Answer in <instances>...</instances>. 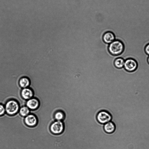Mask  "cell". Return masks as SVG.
Listing matches in <instances>:
<instances>
[{
    "mask_svg": "<svg viewBox=\"0 0 149 149\" xmlns=\"http://www.w3.org/2000/svg\"><path fill=\"white\" fill-rule=\"evenodd\" d=\"M24 122L28 126L33 127L37 124V119L35 116L32 114H30L25 117Z\"/></svg>",
    "mask_w": 149,
    "mask_h": 149,
    "instance_id": "52a82bcc",
    "label": "cell"
},
{
    "mask_svg": "<svg viewBox=\"0 0 149 149\" xmlns=\"http://www.w3.org/2000/svg\"><path fill=\"white\" fill-rule=\"evenodd\" d=\"M137 67V63L134 59L130 58L125 60L123 68L126 71L133 72L135 70Z\"/></svg>",
    "mask_w": 149,
    "mask_h": 149,
    "instance_id": "5b68a950",
    "label": "cell"
},
{
    "mask_svg": "<svg viewBox=\"0 0 149 149\" xmlns=\"http://www.w3.org/2000/svg\"><path fill=\"white\" fill-rule=\"evenodd\" d=\"M32 90L29 88H23L21 91V95L22 98L25 100L31 98L33 95Z\"/></svg>",
    "mask_w": 149,
    "mask_h": 149,
    "instance_id": "ba28073f",
    "label": "cell"
},
{
    "mask_svg": "<svg viewBox=\"0 0 149 149\" xmlns=\"http://www.w3.org/2000/svg\"><path fill=\"white\" fill-rule=\"evenodd\" d=\"M64 128V124L61 121H55L50 126V131L55 134H61L63 131Z\"/></svg>",
    "mask_w": 149,
    "mask_h": 149,
    "instance_id": "3957f363",
    "label": "cell"
},
{
    "mask_svg": "<svg viewBox=\"0 0 149 149\" xmlns=\"http://www.w3.org/2000/svg\"><path fill=\"white\" fill-rule=\"evenodd\" d=\"M102 39L104 43L110 44L115 40V35L112 32L108 31L104 33Z\"/></svg>",
    "mask_w": 149,
    "mask_h": 149,
    "instance_id": "8992f818",
    "label": "cell"
},
{
    "mask_svg": "<svg viewBox=\"0 0 149 149\" xmlns=\"http://www.w3.org/2000/svg\"><path fill=\"white\" fill-rule=\"evenodd\" d=\"M147 61H148V62L149 64V56L148 57Z\"/></svg>",
    "mask_w": 149,
    "mask_h": 149,
    "instance_id": "e0dca14e",
    "label": "cell"
},
{
    "mask_svg": "<svg viewBox=\"0 0 149 149\" xmlns=\"http://www.w3.org/2000/svg\"><path fill=\"white\" fill-rule=\"evenodd\" d=\"M29 79L26 77L21 78L19 81V84L20 87L23 88L28 87L30 84Z\"/></svg>",
    "mask_w": 149,
    "mask_h": 149,
    "instance_id": "8fae6325",
    "label": "cell"
},
{
    "mask_svg": "<svg viewBox=\"0 0 149 149\" xmlns=\"http://www.w3.org/2000/svg\"><path fill=\"white\" fill-rule=\"evenodd\" d=\"M108 49L111 54L113 56H117L120 55L123 52L124 46L121 41L115 40L109 44Z\"/></svg>",
    "mask_w": 149,
    "mask_h": 149,
    "instance_id": "6da1fadb",
    "label": "cell"
},
{
    "mask_svg": "<svg viewBox=\"0 0 149 149\" xmlns=\"http://www.w3.org/2000/svg\"><path fill=\"white\" fill-rule=\"evenodd\" d=\"M30 112L29 108L26 106H23L20 108L19 113L20 115L23 117L26 116Z\"/></svg>",
    "mask_w": 149,
    "mask_h": 149,
    "instance_id": "4fadbf2b",
    "label": "cell"
},
{
    "mask_svg": "<svg viewBox=\"0 0 149 149\" xmlns=\"http://www.w3.org/2000/svg\"><path fill=\"white\" fill-rule=\"evenodd\" d=\"M5 111L4 106L2 104H0V116L3 115Z\"/></svg>",
    "mask_w": 149,
    "mask_h": 149,
    "instance_id": "9a60e30c",
    "label": "cell"
},
{
    "mask_svg": "<svg viewBox=\"0 0 149 149\" xmlns=\"http://www.w3.org/2000/svg\"><path fill=\"white\" fill-rule=\"evenodd\" d=\"M125 60L122 58L118 57L115 59L114 65L115 67L118 69H121L124 67Z\"/></svg>",
    "mask_w": 149,
    "mask_h": 149,
    "instance_id": "7c38bea8",
    "label": "cell"
},
{
    "mask_svg": "<svg viewBox=\"0 0 149 149\" xmlns=\"http://www.w3.org/2000/svg\"><path fill=\"white\" fill-rule=\"evenodd\" d=\"M54 118L57 120L61 121L64 118V113L61 111H58L55 113Z\"/></svg>",
    "mask_w": 149,
    "mask_h": 149,
    "instance_id": "5bb4252c",
    "label": "cell"
},
{
    "mask_svg": "<svg viewBox=\"0 0 149 149\" xmlns=\"http://www.w3.org/2000/svg\"><path fill=\"white\" fill-rule=\"evenodd\" d=\"M39 103L38 99L32 98L29 99L26 102L27 107L29 109L34 110L37 108L39 106Z\"/></svg>",
    "mask_w": 149,
    "mask_h": 149,
    "instance_id": "9c48e42d",
    "label": "cell"
},
{
    "mask_svg": "<svg viewBox=\"0 0 149 149\" xmlns=\"http://www.w3.org/2000/svg\"><path fill=\"white\" fill-rule=\"evenodd\" d=\"M97 119L100 123L105 124L111 120L112 116L111 114L107 111H102L97 113Z\"/></svg>",
    "mask_w": 149,
    "mask_h": 149,
    "instance_id": "277c9868",
    "label": "cell"
},
{
    "mask_svg": "<svg viewBox=\"0 0 149 149\" xmlns=\"http://www.w3.org/2000/svg\"><path fill=\"white\" fill-rule=\"evenodd\" d=\"M19 106L17 102L13 100L8 101L5 105V111L9 115H14L18 111Z\"/></svg>",
    "mask_w": 149,
    "mask_h": 149,
    "instance_id": "7a4b0ae2",
    "label": "cell"
},
{
    "mask_svg": "<svg viewBox=\"0 0 149 149\" xmlns=\"http://www.w3.org/2000/svg\"><path fill=\"white\" fill-rule=\"evenodd\" d=\"M104 131L107 133L111 134L113 133L116 129V126L114 123L109 121L104 124Z\"/></svg>",
    "mask_w": 149,
    "mask_h": 149,
    "instance_id": "30bf717a",
    "label": "cell"
},
{
    "mask_svg": "<svg viewBox=\"0 0 149 149\" xmlns=\"http://www.w3.org/2000/svg\"><path fill=\"white\" fill-rule=\"evenodd\" d=\"M145 51L146 53L149 56V43L146 46L145 48Z\"/></svg>",
    "mask_w": 149,
    "mask_h": 149,
    "instance_id": "2e32d148",
    "label": "cell"
}]
</instances>
